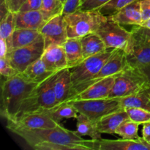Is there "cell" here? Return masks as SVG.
I'll return each mask as SVG.
<instances>
[{
  "label": "cell",
  "mask_w": 150,
  "mask_h": 150,
  "mask_svg": "<svg viewBox=\"0 0 150 150\" xmlns=\"http://www.w3.org/2000/svg\"><path fill=\"white\" fill-rule=\"evenodd\" d=\"M7 128L36 150H95V140H85L61 125L52 128L26 129L7 124Z\"/></svg>",
  "instance_id": "obj_1"
},
{
  "label": "cell",
  "mask_w": 150,
  "mask_h": 150,
  "mask_svg": "<svg viewBox=\"0 0 150 150\" xmlns=\"http://www.w3.org/2000/svg\"><path fill=\"white\" fill-rule=\"evenodd\" d=\"M39 83L30 81L18 73L1 82V114L6 120L17 117L23 101Z\"/></svg>",
  "instance_id": "obj_2"
},
{
  "label": "cell",
  "mask_w": 150,
  "mask_h": 150,
  "mask_svg": "<svg viewBox=\"0 0 150 150\" xmlns=\"http://www.w3.org/2000/svg\"><path fill=\"white\" fill-rule=\"evenodd\" d=\"M59 71L39 83L33 89L22 103L17 117L24 113L44 111L57 106L54 84Z\"/></svg>",
  "instance_id": "obj_3"
},
{
  "label": "cell",
  "mask_w": 150,
  "mask_h": 150,
  "mask_svg": "<svg viewBox=\"0 0 150 150\" xmlns=\"http://www.w3.org/2000/svg\"><path fill=\"white\" fill-rule=\"evenodd\" d=\"M64 17L68 38H81L89 34L96 33L100 25L107 16L99 10H77L64 15Z\"/></svg>",
  "instance_id": "obj_4"
},
{
  "label": "cell",
  "mask_w": 150,
  "mask_h": 150,
  "mask_svg": "<svg viewBox=\"0 0 150 150\" xmlns=\"http://www.w3.org/2000/svg\"><path fill=\"white\" fill-rule=\"evenodd\" d=\"M149 89V83L142 70L127 66L116 75L114 86L108 98H123Z\"/></svg>",
  "instance_id": "obj_5"
},
{
  "label": "cell",
  "mask_w": 150,
  "mask_h": 150,
  "mask_svg": "<svg viewBox=\"0 0 150 150\" xmlns=\"http://www.w3.org/2000/svg\"><path fill=\"white\" fill-rule=\"evenodd\" d=\"M96 34L103 40L107 48L122 49L127 53L132 47L131 32L126 30L122 25L117 23L111 16H107L101 23Z\"/></svg>",
  "instance_id": "obj_6"
},
{
  "label": "cell",
  "mask_w": 150,
  "mask_h": 150,
  "mask_svg": "<svg viewBox=\"0 0 150 150\" xmlns=\"http://www.w3.org/2000/svg\"><path fill=\"white\" fill-rule=\"evenodd\" d=\"M70 102L79 114H82L90 120L98 122L104 116L124 109L120 98H106L93 100H73Z\"/></svg>",
  "instance_id": "obj_7"
},
{
  "label": "cell",
  "mask_w": 150,
  "mask_h": 150,
  "mask_svg": "<svg viewBox=\"0 0 150 150\" xmlns=\"http://www.w3.org/2000/svg\"><path fill=\"white\" fill-rule=\"evenodd\" d=\"M127 66L128 64L127 62L126 54L125 51L122 49H115L109 59L103 66L102 69L94 77L72 88L70 97L67 101L70 100L73 97L77 95L78 94L81 92L82 91L86 89L95 82L108 76H114V75L121 73Z\"/></svg>",
  "instance_id": "obj_8"
},
{
  "label": "cell",
  "mask_w": 150,
  "mask_h": 150,
  "mask_svg": "<svg viewBox=\"0 0 150 150\" xmlns=\"http://www.w3.org/2000/svg\"><path fill=\"white\" fill-rule=\"evenodd\" d=\"M45 51V43L41 35L35 42L26 46L8 51L6 58L13 67L21 73L33 62L41 58Z\"/></svg>",
  "instance_id": "obj_9"
},
{
  "label": "cell",
  "mask_w": 150,
  "mask_h": 150,
  "mask_svg": "<svg viewBox=\"0 0 150 150\" xmlns=\"http://www.w3.org/2000/svg\"><path fill=\"white\" fill-rule=\"evenodd\" d=\"M114 50V48H108L103 52L85 59L77 66L70 68L73 87L94 77L102 69Z\"/></svg>",
  "instance_id": "obj_10"
},
{
  "label": "cell",
  "mask_w": 150,
  "mask_h": 150,
  "mask_svg": "<svg viewBox=\"0 0 150 150\" xmlns=\"http://www.w3.org/2000/svg\"><path fill=\"white\" fill-rule=\"evenodd\" d=\"M40 32L43 38L45 49L51 45H63L68 39L63 15L56 16L47 21Z\"/></svg>",
  "instance_id": "obj_11"
},
{
  "label": "cell",
  "mask_w": 150,
  "mask_h": 150,
  "mask_svg": "<svg viewBox=\"0 0 150 150\" xmlns=\"http://www.w3.org/2000/svg\"><path fill=\"white\" fill-rule=\"evenodd\" d=\"M7 125L26 129L52 128L60 124L53 120L46 111L24 113L14 120H7Z\"/></svg>",
  "instance_id": "obj_12"
},
{
  "label": "cell",
  "mask_w": 150,
  "mask_h": 150,
  "mask_svg": "<svg viewBox=\"0 0 150 150\" xmlns=\"http://www.w3.org/2000/svg\"><path fill=\"white\" fill-rule=\"evenodd\" d=\"M95 150H150V144L143 137L138 139L95 140Z\"/></svg>",
  "instance_id": "obj_13"
},
{
  "label": "cell",
  "mask_w": 150,
  "mask_h": 150,
  "mask_svg": "<svg viewBox=\"0 0 150 150\" xmlns=\"http://www.w3.org/2000/svg\"><path fill=\"white\" fill-rule=\"evenodd\" d=\"M125 54L128 66L141 70L150 64V42L136 40L133 37L131 48Z\"/></svg>",
  "instance_id": "obj_14"
},
{
  "label": "cell",
  "mask_w": 150,
  "mask_h": 150,
  "mask_svg": "<svg viewBox=\"0 0 150 150\" xmlns=\"http://www.w3.org/2000/svg\"><path fill=\"white\" fill-rule=\"evenodd\" d=\"M116 75L103 79L95 82L86 89L82 91L70 100H93L108 98L114 86ZM69 100V101H70Z\"/></svg>",
  "instance_id": "obj_15"
},
{
  "label": "cell",
  "mask_w": 150,
  "mask_h": 150,
  "mask_svg": "<svg viewBox=\"0 0 150 150\" xmlns=\"http://www.w3.org/2000/svg\"><path fill=\"white\" fill-rule=\"evenodd\" d=\"M46 67L57 72L68 67L67 57L63 45H51L45 48L41 57Z\"/></svg>",
  "instance_id": "obj_16"
},
{
  "label": "cell",
  "mask_w": 150,
  "mask_h": 150,
  "mask_svg": "<svg viewBox=\"0 0 150 150\" xmlns=\"http://www.w3.org/2000/svg\"><path fill=\"white\" fill-rule=\"evenodd\" d=\"M114 21L121 25L139 26L143 23L141 11L140 0H136L111 15Z\"/></svg>",
  "instance_id": "obj_17"
},
{
  "label": "cell",
  "mask_w": 150,
  "mask_h": 150,
  "mask_svg": "<svg viewBox=\"0 0 150 150\" xmlns=\"http://www.w3.org/2000/svg\"><path fill=\"white\" fill-rule=\"evenodd\" d=\"M73 83L70 68L60 70L54 84L57 105L67 102L70 97Z\"/></svg>",
  "instance_id": "obj_18"
},
{
  "label": "cell",
  "mask_w": 150,
  "mask_h": 150,
  "mask_svg": "<svg viewBox=\"0 0 150 150\" xmlns=\"http://www.w3.org/2000/svg\"><path fill=\"white\" fill-rule=\"evenodd\" d=\"M128 119L130 118L125 109H122L102 117L97 122V127L101 133L116 134V130L119 126Z\"/></svg>",
  "instance_id": "obj_19"
},
{
  "label": "cell",
  "mask_w": 150,
  "mask_h": 150,
  "mask_svg": "<svg viewBox=\"0 0 150 150\" xmlns=\"http://www.w3.org/2000/svg\"><path fill=\"white\" fill-rule=\"evenodd\" d=\"M46 21L40 10L18 12L16 13V29L40 30Z\"/></svg>",
  "instance_id": "obj_20"
},
{
  "label": "cell",
  "mask_w": 150,
  "mask_h": 150,
  "mask_svg": "<svg viewBox=\"0 0 150 150\" xmlns=\"http://www.w3.org/2000/svg\"><path fill=\"white\" fill-rule=\"evenodd\" d=\"M41 36L40 32L36 29H16L8 42L9 51L26 46L35 42Z\"/></svg>",
  "instance_id": "obj_21"
},
{
  "label": "cell",
  "mask_w": 150,
  "mask_h": 150,
  "mask_svg": "<svg viewBox=\"0 0 150 150\" xmlns=\"http://www.w3.org/2000/svg\"><path fill=\"white\" fill-rule=\"evenodd\" d=\"M58 72V71H57ZM57 72L49 70L45 64L42 59L31 64L23 73L21 74L30 81L40 83Z\"/></svg>",
  "instance_id": "obj_22"
},
{
  "label": "cell",
  "mask_w": 150,
  "mask_h": 150,
  "mask_svg": "<svg viewBox=\"0 0 150 150\" xmlns=\"http://www.w3.org/2000/svg\"><path fill=\"white\" fill-rule=\"evenodd\" d=\"M80 41L84 59L108 49L103 40L96 33L82 37L80 38Z\"/></svg>",
  "instance_id": "obj_23"
},
{
  "label": "cell",
  "mask_w": 150,
  "mask_h": 150,
  "mask_svg": "<svg viewBox=\"0 0 150 150\" xmlns=\"http://www.w3.org/2000/svg\"><path fill=\"white\" fill-rule=\"evenodd\" d=\"M68 68H73L84 60L80 38H68L63 45Z\"/></svg>",
  "instance_id": "obj_24"
},
{
  "label": "cell",
  "mask_w": 150,
  "mask_h": 150,
  "mask_svg": "<svg viewBox=\"0 0 150 150\" xmlns=\"http://www.w3.org/2000/svg\"><path fill=\"white\" fill-rule=\"evenodd\" d=\"M149 93L150 89L129 96L120 98L122 107L124 109L127 108H140L150 111Z\"/></svg>",
  "instance_id": "obj_25"
},
{
  "label": "cell",
  "mask_w": 150,
  "mask_h": 150,
  "mask_svg": "<svg viewBox=\"0 0 150 150\" xmlns=\"http://www.w3.org/2000/svg\"><path fill=\"white\" fill-rule=\"evenodd\" d=\"M76 120L77 130L76 132L79 136H89L93 140H99L102 139V133H100L98 130L97 122L82 114H79Z\"/></svg>",
  "instance_id": "obj_26"
},
{
  "label": "cell",
  "mask_w": 150,
  "mask_h": 150,
  "mask_svg": "<svg viewBox=\"0 0 150 150\" xmlns=\"http://www.w3.org/2000/svg\"><path fill=\"white\" fill-rule=\"evenodd\" d=\"M46 111L54 120L60 123L64 119H77L79 112L70 102H65Z\"/></svg>",
  "instance_id": "obj_27"
},
{
  "label": "cell",
  "mask_w": 150,
  "mask_h": 150,
  "mask_svg": "<svg viewBox=\"0 0 150 150\" xmlns=\"http://www.w3.org/2000/svg\"><path fill=\"white\" fill-rule=\"evenodd\" d=\"M64 3L61 0H42L40 11L45 21L59 15H63Z\"/></svg>",
  "instance_id": "obj_28"
},
{
  "label": "cell",
  "mask_w": 150,
  "mask_h": 150,
  "mask_svg": "<svg viewBox=\"0 0 150 150\" xmlns=\"http://www.w3.org/2000/svg\"><path fill=\"white\" fill-rule=\"evenodd\" d=\"M16 29V13L8 11L2 18L0 23V38L8 42Z\"/></svg>",
  "instance_id": "obj_29"
},
{
  "label": "cell",
  "mask_w": 150,
  "mask_h": 150,
  "mask_svg": "<svg viewBox=\"0 0 150 150\" xmlns=\"http://www.w3.org/2000/svg\"><path fill=\"white\" fill-rule=\"evenodd\" d=\"M139 125L140 124L128 119L119 126L116 130V134L125 139H138L140 138L138 133Z\"/></svg>",
  "instance_id": "obj_30"
},
{
  "label": "cell",
  "mask_w": 150,
  "mask_h": 150,
  "mask_svg": "<svg viewBox=\"0 0 150 150\" xmlns=\"http://www.w3.org/2000/svg\"><path fill=\"white\" fill-rule=\"evenodd\" d=\"M135 1L136 0H111L98 10L104 16H111Z\"/></svg>",
  "instance_id": "obj_31"
},
{
  "label": "cell",
  "mask_w": 150,
  "mask_h": 150,
  "mask_svg": "<svg viewBox=\"0 0 150 150\" xmlns=\"http://www.w3.org/2000/svg\"><path fill=\"white\" fill-rule=\"evenodd\" d=\"M125 111H127L130 120L142 124L150 122V111L140 108H127Z\"/></svg>",
  "instance_id": "obj_32"
},
{
  "label": "cell",
  "mask_w": 150,
  "mask_h": 150,
  "mask_svg": "<svg viewBox=\"0 0 150 150\" xmlns=\"http://www.w3.org/2000/svg\"><path fill=\"white\" fill-rule=\"evenodd\" d=\"M26 0H1V18L8 11L17 13Z\"/></svg>",
  "instance_id": "obj_33"
},
{
  "label": "cell",
  "mask_w": 150,
  "mask_h": 150,
  "mask_svg": "<svg viewBox=\"0 0 150 150\" xmlns=\"http://www.w3.org/2000/svg\"><path fill=\"white\" fill-rule=\"evenodd\" d=\"M18 73L6 57L0 58V74L2 77L4 79H9L16 76Z\"/></svg>",
  "instance_id": "obj_34"
},
{
  "label": "cell",
  "mask_w": 150,
  "mask_h": 150,
  "mask_svg": "<svg viewBox=\"0 0 150 150\" xmlns=\"http://www.w3.org/2000/svg\"><path fill=\"white\" fill-rule=\"evenodd\" d=\"M130 32L135 39L150 42V29L139 25L133 26Z\"/></svg>",
  "instance_id": "obj_35"
},
{
  "label": "cell",
  "mask_w": 150,
  "mask_h": 150,
  "mask_svg": "<svg viewBox=\"0 0 150 150\" xmlns=\"http://www.w3.org/2000/svg\"><path fill=\"white\" fill-rule=\"evenodd\" d=\"M110 1L111 0H83L79 10H86V11L98 10L102 6Z\"/></svg>",
  "instance_id": "obj_36"
},
{
  "label": "cell",
  "mask_w": 150,
  "mask_h": 150,
  "mask_svg": "<svg viewBox=\"0 0 150 150\" xmlns=\"http://www.w3.org/2000/svg\"><path fill=\"white\" fill-rule=\"evenodd\" d=\"M42 0H26L21 7L19 12L40 10L42 7Z\"/></svg>",
  "instance_id": "obj_37"
},
{
  "label": "cell",
  "mask_w": 150,
  "mask_h": 150,
  "mask_svg": "<svg viewBox=\"0 0 150 150\" xmlns=\"http://www.w3.org/2000/svg\"><path fill=\"white\" fill-rule=\"evenodd\" d=\"M83 0H66L64 4L63 15H67L79 10Z\"/></svg>",
  "instance_id": "obj_38"
},
{
  "label": "cell",
  "mask_w": 150,
  "mask_h": 150,
  "mask_svg": "<svg viewBox=\"0 0 150 150\" xmlns=\"http://www.w3.org/2000/svg\"><path fill=\"white\" fill-rule=\"evenodd\" d=\"M140 6L144 22L150 18V0H140Z\"/></svg>",
  "instance_id": "obj_39"
},
{
  "label": "cell",
  "mask_w": 150,
  "mask_h": 150,
  "mask_svg": "<svg viewBox=\"0 0 150 150\" xmlns=\"http://www.w3.org/2000/svg\"><path fill=\"white\" fill-rule=\"evenodd\" d=\"M0 43H1V50H0V58L1 57H5L7 52L9 51L8 45L5 40L0 38Z\"/></svg>",
  "instance_id": "obj_40"
},
{
  "label": "cell",
  "mask_w": 150,
  "mask_h": 150,
  "mask_svg": "<svg viewBox=\"0 0 150 150\" xmlns=\"http://www.w3.org/2000/svg\"><path fill=\"white\" fill-rule=\"evenodd\" d=\"M142 137L145 140H148L150 138V122L144 123L142 128Z\"/></svg>",
  "instance_id": "obj_41"
},
{
  "label": "cell",
  "mask_w": 150,
  "mask_h": 150,
  "mask_svg": "<svg viewBox=\"0 0 150 150\" xmlns=\"http://www.w3.org/2000/svg\"><path fill=\"white\" fill-rule=\"evenodd\" d=\"M141 70H142V72L143 73V74L144 75L145 78L146 79V80H147L148 83H149L150 86V64L143 67L142 69H141Z\"/></svg>",
  "instance_id": "obj_42"
},
{
  "label": "cell",
  "mask_w": 150,
  "mask_h": 150,
  "mask_svg": "<svg viewBox=\"0 0 150 150\" xmlns=\"http://www.w3.org/2000/svg\"><path fill=\"white\" fill-rule=\"evenodd\" d=\"M140 26H144V27L148 28V29H150V18L148 19V20L145 21H144L143 23L140 25Z\"/></svg>",
  "instance_id": "obj_43"
},
{
  "label": "cell",
  "mask_w": 150,
  "mask_h": 150,
  "mask_svg": "<svg viewBox=\"0 0 150 150\" xmlns=\"http://www.w3.org/2000/svg\"><path fill=\"white\" fill-rule=\"evenodd\" d=\"M61 1H62V2L64 3V2H65V1H66V0H61Z\"/></svg>",
  "instance_id": "obj_44"
},
{
  "label": "cell",
  "mask_w": 150,
  "mask_h": 150,
  "mask_svg": "<svg viewBox=\"0 0 150 150\" xmlns=\"http://www.w3.org/2000/svg\"><path fill=\"white\" fill-rule=\"evenodd\" d=\"M146 141H147V142H149V143L150 144V138H149V139H148V140H146Z\"/></svg>",
  "instance_id": "obj_45"
},
{
  "label": "cell",
  "mask_w": 150,
  "mask_h": 150,
  "mask_svg": "<svg viewBox=\"0 0 150 150\" xmlns=\"http://www.w3.org/2000/svg\"><path fill=\"white\" fill-rule=\"evenodd\" d=\"M149 96H150V93H149Z\"/></svg>",
  "instance_id": "obj_46"
}]
</instances>
